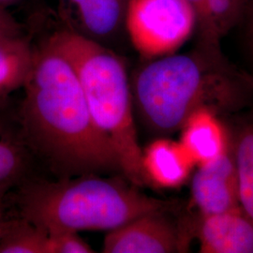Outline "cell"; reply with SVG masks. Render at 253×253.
I'll use <instances>...</instances> for the list:
<instances>
[{"label":"cell","instance_id":"cell-1","mask_svg":"<svg viewBox=\"0 0 253 253\" xmlns=\"http://www.w3.org/2000/svg\"><path fill=\"white\" fill-rule=\"evenodd\" d=\"M24 138L62 178L120 170L118 157L96 126L80 82L49 42L34 58L23 86Z\"/></svg>","mask_w":253,"mask_h":253},{"label":"cell","instance_id":"cell-2","mask_svg":"<svg viewBox=\"0 0 253 253\" xmlns=\"http://www.w3.org/2000/svg\"><path fill=\"white\" fill-rule=\"evenodd\" d=\"M246 85L240 73L223 62L218 49L201 46L192 53L154 58L136 74L132 93L145 125L168 135L180 131L199 109L219 115L238 108Z\"/></svg>","mask_w":253,"mask_h":253},{"label":"cell","instance_id":"cell-3","mask_svg":"<svg viewBox=\"0 0 253 253\" xmlns=\"http://www.w3.org/2000/svg\"><path fill=\"white\" fill-rule=\"evenodd\" d=\"M20 217L41 227L73 231H112L136 217L166 210L170 203L139 190L129 181L99 174L39 182L17 197Z\"/></svg>","mask_w":253,"mask_h":253},{"label":"cell","instance_id":"cell-4","mask_svg":"<svg viewBox=\"0 0 253 253\" xmlns=\"http://www.w3.org/2000/svg\"><path fill=\"white\" fill-rule=\"evenodd\" d=\"M49 42L72 64L91 117L113 145L126 180L139 188L148 185L121 59L93 39L71 30L56 32Z\"/></svg>","mask_w":253,"mask_h":253},{"label":"cell","instance_id":"cell-5","mask_svg":"<svg viewBox=\"0 0 253 253\" xmlns=\"http://www.w3.org/2000/svg\"><path fill=\"white\" fill-rule=\"evenodd\" d=\"M126 31L145 58L175 53L196 28L194 9L186 0H129Z\"/></svg>","mask_w":253,"mask_h":253},{"label":"cell","instance_id":"cell-6","mask_svg":"<svg viewBox=\"0 0 253 253\" xmlns=\"http://www.w3.org/2000/svg\"><path fill=\"white\" fill-rule=\"evenodd\" d=\"M166 210L136 217L109 231L103 241L104 253H172L188 252L194 224L176 223Z\"/></svg>","mask_w":253,"mask_h":253},{"label":"cell","instance_id":"cell-7","mask_svg":"<svg viewBox=\"0 0 253 253\" xmlns=\"http://www.w3.org/2000/svg\"><path fill=\"white\" fill-rule=\"evenodd\" d=\"M190 206L198 216L240 208L233 145L216 161L197 167L190 184Z\"/></svg>","mask_w":253,"mask_h":253},{"label":"cell","instance_id":"cell-8","mask_svg":"<svg viewBox=\"0 0 253 253\" xmlns=\"http://www.w3.org/2000/svg\"><path fill=\"white\" fill-rule=\"evenodd\" d=\"M194 235L202 253H253V223L241 208L199 216Z\"/></svg>","mask_w":253,"mask_h":253},{"label":"cell","instance_id":"cell-9","mask_svg":"<svg viewBox=\"0 0 253 253\" xmlns=\"http://www.w3.org/2000/svg\"><path fill=\"white\" fill-rule=\"evenodd\" d=\"M143 168L148 185L177 189L190 179L195 163L180 142L157 139L143 150Z\"/></svg>","mask_w":253,"mask_h":253},{"label":"cell","instance_id":"cell-10","mask_svg":"<svg viewBox=\"0 0 253 253\" xmlns=\"http://www.w3.org/2000/svg\"><path fill=\"white\" fill-rule=\"evenodd\" d=\"M180 131L179 142L196 167L216 161L232 145L218 115L209 109L194 112Z\"/></svg>","mask_w":253,"mask_h":253},{"label":"cell","instance_id":"cell-11","mask_svg":"<svg viewBox=\"0 0 253 253\" xmlns=\"http://www.w3.org/2000/svg\"><path fill=\"white\" fill-rule=\"evenodd\" d=\"M246 0H203L195 9L201 46L218 49L219 41L234 27Z\"/></svg>","mask_w":253,"mask_h":253},{"label":"cell","instance_id":"cell-12","mask_svg":"<svg viewBox=\"0 0 253 253\" xmlns=\"http://www.w3.org/2000/svg\"><path fill=\"white\" fill-rule=\"evenodd\" d=\"M34 54L19 34L0 38V100L24 86Z\"/></svg>","mask_w":253,"mask_h":253},{"label":"cell","instance_id":"cell-13","mask_svg":"<svg viewBox=\"0 0 253 253\" xmlns=\"http://www.w3.org/2000/svg\"><path fill=\"white\" fill-rule=\"evenodd\" d=\"M76 10L83 27L93 37H106L119 26L122 0H66Z\"/></svg>","mask_w":253,"mask_h":253},{"label":"cell","instance_id":"cell-14","mask_svg":"<svg viewBox=\"0 0 253 253\" xmlns=\"http://www.w3.org/2000/svg\"><path fill=\"white\" fill-rule=\"evenodd\" d=\"M232 145L238 179L239 205L253 223V122L239 130Z\"/></svg>","mask_w":253,"mask_h":253},{"label":"cell","instance_id":"cell-15","mask_svg":"<svg viewBox=\"0 0 253 253\" xmlns=\"http://www.w3.org/2000/svg\"><path fill=\"white\" fill-rule=\"evenodd\" d=\"M47 231L23 217L6 220L0 235V253H47Z\"/></svg>","mask_w":253,"mask_h":253},{"label":"cell","instance_id":"cell-16","mask_svg":"<svg viewBox=\"0 0 253 253\" xmlns=\"http://www.w3.org/2000/svg\"><path fill=\"white\" fill-rule=\"evenodd\" d=\"M27 154L21 142L0 130V187H9L22 176Z\"/></svg>","mask_w":253,"mask_h":253},{"label":"cell","instance_id":"cell-17","mask_svg":"<svg viewBox=\"0 0 253 253\" xmlns=\"http://www.w3.org/2000/svg\"><path fill=\"white\" fill-rule=\"evenodd\" d=\"M47 231V253H93L94 250L78 235L68 229Z\"/></svg>","mask_w":253,"mask_h":253},{"label":"cell","instance_id":"cell-18","mask_svg":"<svg viewBox=\"0 0 253 253\" xmlns=\"http://www.w3.org/2000/svg\"><path fill=\"white\" fill-rule=\"evenodd\" d=\"M19 28L16 22L9 14L0 8V38L18 35Z\"/></svg>","mask_w":253,"mask_h":253},{"label":"cell","instance_id":"cell-19","mask_svg":"<svg viewBox=\"0 0 253 253\" xmlns=\"http://www.w3.org/2000/svg\"><path fill=\"white\" fill-rule=\"evenodd\" d=\"M9 189V187H5V186L0 187V235H1L2 229L4 226V223L6 221L5 217H4V197H5L7 190Z\"/></svg>","mask_w":253,"mask_h":253},{"label":"cell","instance_id":"cell-20","mask_svg":"<svg viewBox=\"0 0 253 253\" xmlns=\"http://www.w3.org/2000/svg\"><path fill=\"white\" fill-rule=\"evenodd\" d=\"M240 75H241L242 80H243L245 84L248 85V87L252 88L253 90V76H251V75H249V74L244 73H240Z\"/></svg>","mask_w":253,"mask_h":253},{"label":"cell","instance_id":"cell-21","mask_svg":"<svg viewBox=\"0 0 253 253\" xmlns=\"http://www.w3.org/2000/svg\"><path fill=\"white\" fill-rule=\"evenodd\" d=\"M186 1L190 4V6H191V8L195 10V9L199 6L200 3H201L203 0H186Z\"/></svg>","mask_w":253,"mask_h":253},{"label":"cell","instance_id":"cell-22","mask_svg":"<svg viewBox=\"0 0 253 253\" xmlns=\"http://www.w3.org/2000/svg\"><path fill=\"white\" fill-rule=\"evenodd\" d=\"M18 1L20 0H0V8H3L4 6H7V5L18 2Z\"/></svg>","mask_w":253,"mask_h":253},{"label":"cell","instance_id":"cell-23","mask_svg":"<svg viewBox=\"0 0 253 253\" xmlns=\"http://www.w3.org/2000/svg\"></svg>","mask_w":253,"mask_h":253}]
</instances>
